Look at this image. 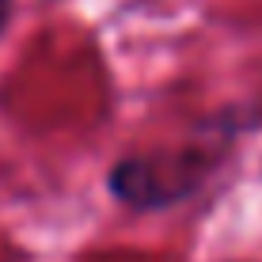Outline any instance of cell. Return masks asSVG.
<instances>
[{"label": "cell", "mask_w": 262, "mask_h": 262, "mask_svg": "<svg viewBox=\"0 0 262 262\" xmlns=\"http://www.w3.org/2000/svg\"><path fill=\"white\" fill-rule=\"evenodd\" d=\"M221 152L224 148L194 144L167 156H122L106 171V190L129 209H167L209 179Z\"/></svg>", "instance_id": "1"}, {"label": "cell", "mask_w": 262, "mask_h": 262, "mask_svg": "<svg viewBox=\"0 0 262 262\" xmlns=\"http://www.w3.org/2000/svg\"><path fill=\"white\" fill-rule=\"evenodd\" d=\"M8 15H12V0H0V31H4Z\"/></svg>", "instance_id": "2"}]
</instances>
